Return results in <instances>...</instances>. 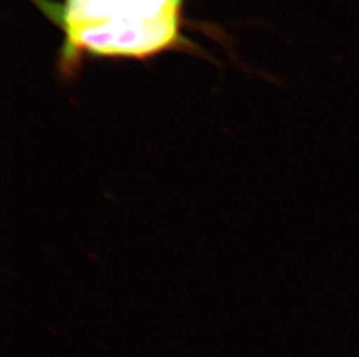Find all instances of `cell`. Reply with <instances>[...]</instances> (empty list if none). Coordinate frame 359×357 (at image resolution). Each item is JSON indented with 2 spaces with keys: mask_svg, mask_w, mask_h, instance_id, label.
Returning <instances> with one entry per match:
<instances>
[{
  "mask_svg": "<svg viewBox=\"0 0 359 357\" xmlns=\"http://www.w3.org/2000/svg\"><path fill=\"white\" fill-rule=\"evenodd\" d=\"M187 0H32L61 31L57 69L72 79L86 59L147 61L170 51L203 55L184 29Z\"/></svg>",
  "mask_w": 359,
  "mask_h": 357,
  "instance_id": "obj_1",
  "label": "cell"
}]
</instances>
